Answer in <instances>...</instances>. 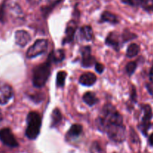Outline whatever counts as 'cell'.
<instances>
[{
	"instance_id": "6da1fadb",
	"label": "cell",
	"mask_w": 153,
	"mask_h": 153,
	"mask_svg": "<svg viewBox=\"0 0 153 153\" xmlns=\"http://www.w3.org/2000/svg\"><path fill=\"white\" fill-rule=\"evenodd\" d=\"M52 63L47 60L46 62L39 64L33 70L32 82L35 88H40L46 84L51 73Z\"/></svg>"
},
{
	"instance_id": "7a4b0ae2",
	"label": "cell",
	"mask_w": 153,
	"mask_h": 153,
	"mask_svg": "<svg viewBox=\"0 0 153 153\" xmlns=\"http://www.w3.org/2000/svg\"><path fill=\"white\" fill-rule=\"evenodd\" d=\"M25 135L30 140H34L39 135L41 127V118L37 112H29L27 116Z\"/></svg>"
},
{
	"instance_id": "3957f363",
	"label": "cell",
	"mask_w": 153,
	"mask_h": 153,
	"mask_svg": "<svg viewBox=\"0 0 153 153\" xmlns=\"http://www.w3.org/2000/svg\"><path fill=\"white\" fill-rule=\"evenodd\" d=\"M109 138L117 143H121L126 139V127L123 124H108L104 128Z\"/></svg>"
},
{
	"instance_id": "277c9868",
	"label": "cell",
	"mask_w": 153,
	"mask_h": 153,
	"mask_svg": "<svg viewBox=\"0 0 153 153\" xmlns=\"http://www.w3.org/2000/svg\"><path fill=\"white\" fill-rule=\"evenodd\" d=\"M48 49V41L45 39H39L28 49L26 56L28 58H33L43 54Z\"/></svg>"
},
{
	"instance_id": "5b68a950",
	"label": "cell",
	"mask_w": 153,
	"mask_h": 153,
	"mask_svg": "<svg viewBox=\"0 0 153 153\" xmlns=\"http://www.w3.org/2000/svg\"><path fill=\"white\" fill-rule=\"evenodd\" d=\"M143 114L142 117L141 122H140L139 128L144 135L147 134V131L151 126V119L152 117V108L149 105H146L143 107Z\"/></svg>"
},
{
	"instance_id": "8992f818",
	"label": "cell",
	"mask_w": 153,
	"mask_h": 153,
	"mask_svg": "<svg viewBox=\"0 0 153 153\" xmlns=\"http://www.w3.org/2000/svg\"><path fill=\"white\" fill-rule=\"evenodd\" d=\"M0 140L9 147L14 148L19 146L14 135L8 128H4L0 130Z\"/></svg>"
},
{
	"instance_id": "52a82bcc",
	"label": "cell",
	"mask_w": 153,
	"mask_h": 153,
	"mask_svg": "<svg viewBox=\"0 0 153 153\" xmlns=\"http://www.w3.org/2000/svg\"><path fill=\"white\" fill-rule=\"evenodd\" d=\"M13 89L9 85L0 82V105H5L13 97Z\"/></svg>"
},
{
	"instance_id": "ba28073f",
	"label": "cell",
	"mask_w": 153,
	"mask_h": 153,
	"mask_svg": "<svg viewBox=\"0 0 153 153\" xmlns=\"http://www.w3.org/2000/svg\"><path fill=\"white\" fill-rule=\"evenodd\" d=\"M82 65L84 67H90L95 64V58L91 55V48L90 46H84L82 49Z\"/></svg>"
},
{
	"instance_id": "9c48e42d",
	"label": "cell",
	"mask_w": 153,
	"mask_h": 153,
	"mask_svg": "<svg viewBox=\"0 0 153 153\" xmlns=\"http://www.w3.org/2000/svg\"><path fill=\"white\" fill-rule=\"evenodd\" d=\"M31 40V36L24 30H19L15 32V42L18 46L24 47Z\"/></svg>"
},
{
	"instance_id": "30bf717a",
	"label": "cell",
	"mask_w": 153,
	"mask_h": 153,
	"mask_svg": "<svg viewBox=\"0 0 153 153\" xmlns=\"http://www.w3.org/2000/svg\"><path fill=\"white\" fill-rule=\"evenodd\" d=\"M76 27H77V25H76V23L74 21H71V22H69L67 26V28H66V34L65 37L63 40V44L70 43V42L73 41V38H74L75 33H76Z\"/></svg>"
},
{
	"instance_id": "8fae6325",
	"label": "cell",
	"mask_w": 153,
	"mask_h": 153,
	"mask_svg": "<svg viewBox=\"0 0 153 153\" xmlns=\"http://www.w3.org/2000/svg\"><path fill=\"white\" fill-rule=\"evenodd\" d=\"M97 76L93 73H86L79 78V82L85 86H91L97 82Z\"/></svg>"
},
{
	"instance_id": "7c38bea8",
	"label": "cell",
	"mask_w": 153,
	"mask_h": 153,
	"mask_svg": "<svg viewBox=\"0 0 153 153\" xmlns=\"http://www.w3.org/2000/svg\"><path fill=\"white\" fill-rule=\"evenodd\" d=\"M65 58V54L63 49H57V50L52 51L49 54L48 59L51 63H58L61 62Z\"/></svg>"
},
{
	"instance_id": "4fadbf2b",
	"label": "cell",
	"mask_w": 153,
	"mask_h": 153,
	"mask_svg": "<svg viewBox=\"0 0 153 153\" xmlns=\"http://www.w3.org/2000/svg\"><path fill=\"white\" fill-rule=\"evenodd\" d=\"M105 43L108 46L113 47L115 50L118 51L120 49L119 37L115 32H111L108 34L105 40Z\"/></svg>"
},
{
	"instance_id": "5bb4252c",
	"label": "cell",
	"mask_w": 153,
	"mask_h": 153,
	"mask_svg": "<svg viewBox=\"0 0 153 153\" xmlns=\"http://www.w3.org/2000/svg\"><path fill=\"white\" fill-rule=\"evenodd\" d=\"M101 22H110L111 24H117L119 22L117 16L109 11H104L101 16Z\"/></svg>"
},
{
	"instance_id": "9a60e30c",
	"label": "cell",
	"mask_w": 153,
	"mask_h": 153,
	"mask_svg": "<svg viewBox=\"0 0 153 153\" xmlns=\"http://www.w3.org/2000/svg\"><path fill=\"white\" fill-rule=\"evenodd\" d=\"M82 126L79 124H73L70 128L69 129L68 132H67V136L70 138H74V137H77L82 134Z\"/></svg>"
},
{
	"instance_id": "2e32d148",
	"label": "cell",
	"mask_w": 153,
	"mask_h": 153,
	"mask_svg": "<svg viewBox=\"0 0 153 153\" xmlns=\"http://www.w3.org/2000/svg\"><path fill=\"white\" fill-rule=\"evenodd\" d=\"M82 99H83V101L89 106H93L98 102V98L96 94L93 92L85 93Z\"/></svg>"
},
{
	"instance_id": "e0dca14e",
	"label": "cell",
	"mask_w": 153,
	"mask_h": 153,
	"mask_svg": "<svg viewBox=\"0 0 153 153\" xmlns=\"http://www.w3.org/2000/svg\"><path fill=\"white\" fill-rule=\"evenodd\" d=\"M81 34H82V37L88 41L92 40L93 37H94V33H93V29L91 26L85 25V26L82 27L81 28Z\"/></svg>"
},
{
	"instance_id": "ac0fdd59",
	"label": "cell",
	"mask_w": 153,
	"mask_h": 153,
	"mask_svg": "<svg viewBox=\"0 0 153 153\" xmlns=\"http://www.w3.org/2000/svg\"><path fill=\"white\" fill-rule=\"evenodd\" d=\"M139 52H140V46L136 43H131L127 49L126 56L128 58H133L138 55Z\"/></svg>"
},
{
	"instance_id": "d6986e66",
	"label": "cell",
	"mask_w": 153,
	"mask_h": 153,
	"mask_svg": "<svg viewBox=\"0 0 153 153\" xmlns=\"http://www.w3.org/2000/svg\"><path fill=\"white\" fill-rule=\"evenodd\" d=\"M62 120V115H61V111L58 108L54 109L52 114V126H55L58 125Z\"/></svg>"
},
{
	"instance_id": "ffe728a7",
	"label": "cell",
	"mask_w": 153,
	"mask_h": 153,
	"mask_svg": "<svg viewBox=\"0 0 153 153\" xmlns=\"http://www.w3.org/2000/svg\"><path fill=\"white\" fill-rule=\"evenodd\" d=\"M66 78H67V73L65 71H60L57 73L56 82L58 87L63 88L64 86Z\"/></svg>"
},
{
	"instance_id": "44dd1931",
	"label": "cell",
	"mask_w": 153,
	"mask_h": 153,
	"mask_svg": "<svg viewBox=\"0 0 153 153\" xmlns=\"http://www.w3.org/2000/svg\"><path fill=\"white\" fill-rule=\"evenodd\" d=\"M136 68H137V64L134 61H131L129 62L126 67V73H128V76H131L133 73L135 71Z\"/></svg>"
},
{
	"instance_id": "7402d4cb",
	"label": "cell",
	"mask_w": 153,
	"mask_h": 153,
	"mask_svg": "<svg viewBox=\"0 0 153 153\" xmlns=\"http://www.w3.org/2000/svg\"><path fill=\"white\" fill-rule=\"evenodd\" d=\"M122 37L123 42H127L128 40H131V39L135 38L136 35L134 34H133V33H131L130 31H128V30H126V31H124V34L122 35Z\"/></svg>"
},
{
	"instance_id": "603a6c76",
	"label": "cell",
	"mask_w": 153,
	"mask_h": 153,
	"mask_svg": "<svg viewBox=\"0 0 153 153\" xmlns=\"http://www.w3.org/2000/svg\"><path fill=\"white\" fill-rule=\"evenodd\" d=\"M6 7L5 4L3 3L0 5V21L2 22H5L6 19Z\"/></svg>"
},
{
	"instance_id": "cb8c5ba5",
	"label": "cell",
	"mask_w": 153,
	"mask_h": 153,
	"mask_svg": "<svg viewBox=\"0 0 153 153\" xmlns=\"http://www.w3.org/2000/svg\"><path fill=\"white\" fill-rule=\"evenodd\" d=\"M124 4H128L131 6H139L141 4L140 0H122Z\"/></svg>"
},
{
	"instance_id": "d4e9b609",
	"label": "cell",
	"mask_w": 153,
	"mask_h": 153,
	"mask_svg": "<svg viewBox=\"0 0 153 153\" xmlns=\"http://www.w3.org/2000/svg\"><path fill=\"white\" fill-rule=\"evenodd\" d=\"M95 69L97 70V73H102L105 70V67L103 64H100V63H96L95 64Z\"/></svg>"
},
{
	"instance_id": "484cf974",
	"label": "cell",
	"mask_w": 153,
	"mask_h": 153,
	"mask_svg": "<svg viewBox=\"0 0 153 153\" xmlns=\"http://www.w3.org/2000/svg\"><path fill=\"white\" fill-rule=\"evenodd\" d=\"M131 100H132L133 102H136V100H137V93H136L134 88H133L131 91Z\"/></svg>"
},
{
	"instance_id": "4316f807",
	"label": "cell",
	"mask_w": 153,
	"mask_h": 153,
	"mask_svg": "<svg viewBox=\"0 0 153 153\" xmlns=\"http://www.w3.org/2000/svg\"><path fill=\"white\" fill-rule=\"evenodd\" d=\"M149 79H150L151 82L153 84V66L152 68H151L150 73H149Z\"/></svg>"
},
{
	"instance_id": "83f0119b",
	"label": "cell",
	"mask_w": 153,
	"mask_h": 153,
	"mask_svg": "<svg viewBox=\"0 0 153 153\" xmlns=\"http://www.w3.org/2000/svg\"><path fill=\"white\" fill-rule=\"evenodd\" d=\"M149 144H150L151 146H153V134H150V136H149Z\"/></svg>"
},
{
	"instance_id": "f1b7e54d",
	"label": "cell",
	"mask_w": 153,
	"mask_h": 153,
	"mask_svg": "<svg viewBox=\"0 0 153 153\" xmlns=\"http://www.w3.org/2000/svg\"><path fill=\"white\" fill-rule=\"evenodd\" d=\"M59 1L60 0H48V1H49V2L52 4H56V3H58Z\"/></svg>"
},
{
	"instance_id": "f546056e",
	"label": "cell",
	"mask_w": 153,
	"mask_h": 153,
	"mask_svg": "<svg viewBox=\"0 0 153 153\" xmlns=\"http://www.w3.org/2000/svg\"><path fill=\"white\" fill-rule=\"evenodd\" d=\"M30 1H31L33 4H37V3L40 2L41 0H30Z\"/></svg>"
},
{
	"instance_id": "4dcf8cb0",
	"label": "cell",
	"mask_w": 153,
	"mask_h": 153,
	"mask_svg": "<svg viewBox=\"0 0 153 153\" xmlns=\"http://www.w3.org/2000/svg\"><path fill=\"white\" fill-rule=\"evenodd\" d=\"M2 120V115H1V114L0 113V120Z\"/></svg>"
},
{
	"instance_id": "1f68e13d",
	"label": "cell",
	"mask_w": 153,
	"mask_h": 153,
	"mask_svg": "<svg viewBox=\"0 0 153 153\" xmlns=\"http://www.w3.org/2000/svg\"><path fill=\"white\" fill-rule=\"evenodd\" d=\"M152 4H153V0H152Z\"/></svg>"
}]
</instances>
